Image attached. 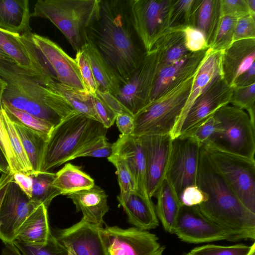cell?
<instances>
[{
  "instance_id": "18",
  "label": "cell",
  "mask_w": 255,
  "mask_h": 255,
  "mask_svg": "<svg viewBox=\"0 0 255 255\" xmlns=\"http://www.w3.org/2000/svg\"><path fill=\"white\" fill-rule=\"evenodd\" d=\"M255 38L233 42L221 52V77L233 88L238 78L255 63Z\"/></svg>"
},
{
  "instance_id": "57",
  "label": "cell",
  "mask_w": 255,
  "mask_h": 255,
  "mask_svg": "<svg viewBox=\"0 0 255 255\" xmlns=\"http://www.w3.org/2000/svg\"><path fill=\"white\" fill-rule=\"evenodd\" d=\"M250 14L255 16V0H246Z\"/></svg>"
},
{
  "instance_id": "41",
  "label": "cell",
  "mask_w": 255,
  "mask_h": 255,
  "mask_svg": "<svg viewBox=\"0 0 255 255\" xmlns=\"http://www.w3.org/2000/svg\"><path fill=\"white\" fill-rule=\"evenodd\" d=\"M107 158L116 168L120 189V194L137 193L135 181L126 161L114 154Z\"/></svg>"
},
{
  "instance_id": "51",
  "label": "cell",
  "mask_w": 255,
  "mask_h": 255,
  "mask_svg": "<svg viewBox=\"0 0 255 255\" xmlns=\"http://www.w3.org/2000/svg\"><path fill=\"white\" fill-rule=\"evenodd\" d=\"M115 122L122 136L132 134L134 129V116L128 113L119 114Z\"/></svg>"
},
{
  "instance_id": "26",
  "label": "cell",
  "mask_w": 255,
  "mask_h": 255,
  "mask_svg": "<svg viewBox=\"0 0 255 255\" xmlns=\"http://www.w3.org/2000/svg\"><path fill=\"white\" fill-rule=\"evenodd\" d=\"M221 16L220 0H194L189 25L204 33L209 47Z\"/></svg>"
},
{
  "instance_id": "37",
  "label": "cell",
  "mask_w": 255,
  "mask_h": 255,
  "mask_svg": "<svg viewBox=\"0 0 255 255\" xmlns=\"http://www.w3.org/2000/svg\"><path fill=\"white\" fill-rule=\"evenodd\" d=\"M13 244L22 255H68L66 247L51 234L44 245H31L14 240Z\"/></svg>"
},
{
  "instance_id": "30",
  "label": "cell",
  "mask_w": 255,
  "mask_h": 255,
  "mask_svg": "<svg viewBox=\"0 0 255 255\" xmlns=\"http://www.w3.org/2000/svg\"><path fill=\"white\" fill-rule=\"evenodd\" d=\"M53 186L60 195L70 194L93 187L94 180L84 172L81 167L71 163H66L60 170L55 173Z\"/></svg>"
},
{
  "instance_id": "50",
  "label": "cell",
  "mask_w": 255,
  "mask_h": 255,
  "mask_svg": "<svg viewBox=\"0 0 255 255\" xmlns=\"http://www.w3.org/2000/svg\"><path fill=\"white\" fill-rule=\"evenodd\" d=\"M179 199L182 205L193 207L199 206L205 202L207 196L197 185H191L182 190Z\"/></svg>"
},
{
  "instance_id": "20",
  "label": "cell",
  "mask_w": 255,
  "mask_h": 255,
  "mask_svg": "<svg viewBox=\"0 0 255 255\" xmlns=\"http://www.w3.org/2000/svg\"><path fill=\"white\" fill-rule=\"evenodd\" d=\"M221 52L208 48L193 82L190 94L182 114L170 134L172 139L178 136L180 127L195 100L213 81L221 75Z\"/></svg>"
},
{
  "instance_id": "5",
  "label": "cell",
  "mask_w": 255,
  "mask_h": 255,
  "mask_svg": "<svg viewBox=\"0 0 255 255\" xmlns=\"http://www.w3.org/2000/svg\"><path fill=\"white\" fill-rule=\"evenodd\" d=\"M196 72L169 89L134 115L131 135L170 134L186 105Z\"/></svg>"
},
{
  "instance_id": "39",
  "label": "cell",
  "mask_w": 255,
  "mask_h": 255,
  "mask_svg": "<svg viewBox=\"0 0 255 255\" xmlns=\"http://www.w3.org/2000/svg\"><path fill=\"white\" fill-rule=\"evenodd\" d=\"M230 104L246 111L251 121L255 123V83L248 86L233 88Z\"/></svg>"
},
{
  "instance_id": "27",
  "label": "cell",
  "mask_w": 255,
  "mask_h": 255,
  "mask_svg": "<svg viewBox=\"0 0 255 255\" xmlns=\"http://www.w3.org/2000/svg\"><path fill=\"white\" fill-rule=\"evenodd\" d=\"M81 49L89 58L98 90L117 97L119 94L121 81L88 37Z\"/></svg>"
},
{
  "instance_id": "6",
  "label": "cell",
  "mask_w": 255,
  "mask_h": 255,
  "mask_svg": "<svg viewBox=\"0 0 255 255\" xmlns=\"http://www.w3.org/2000/svg\"><path fill=\"white\" fill-rule=\"evenodd\" d=\"M202 146L213 168L243 205L255 214V160L229 153L209 143Z\"/></svg>"
},
{
  "instance_id": "11",
  "label": "cell",
  "mask_w": 255,
  "mask_h": 255,
  "mask_svg": "<svg viewBox=\"0 0 255 255\" xmlns=\"http://www.w3.org/2000/svg\"><path fill=\"white\" fill-rule=\"evenodd\" d=\"M108 255H163L165 247L156 235L136 227L101 229Z\"/></svg>"
},
{
  "instance_id": "42",
  "label": "cell",
  "mask_w": 255,
  "mask_h": 255,
  "mask_svg": "<svg viewBox=\"0 0 255 255\" xmlns=\"http://www.w3.org/2000/svg\"><path fill=\"white\" fill-rule=\"evenodd\" d=\"M194 0H173L169 16V28L180 30L189 25Z\"/></svg>"
},
{
  "instance_id": "46",
  "label": "cell",
  "mask_w": 255,
  "mask_h": 255,
  "mask_svg": "<svg viewBox=\"0 0 255 255\" xmlns=\"http://www.w3.org/2000/svg\"><path fill=\"white\" fill-rule=\"evenodd\" d=\"M113 152V144L109 143L105 136L85 147L77 154L76 158L82 157L108 158L112 155Z\"/></svg>"
},
{
  "instance_id": "58",
  "label": "cell",
  "mask_w": 255,
  "mask_h": 255,
  "mask_svg": "<svg viewBox=\"0 0 255 255\" xmlns=\"http://www.w3.org/2000/svg\"><path fill=\"white\" fill-rule=\"evenodd\" d=\"M0 59L5 60L7 61H9L10 62H12L11 59L2 51V50L0 48Z\"/></svg>"
},
{
  "instance_id": "38",
  "label": "cell",
  "mask_w": 255,
  "mask_h": 255,
  "mask_svg": "<svg viewBox=\"0 0 255 255\" xmlns=\"http://www.w3.org/2000/svg\"><path fill=\"white\" fill-rule=\"evenodd\" d=\"M7 85L6 81L0 77V146L6 158L12 174L21 171L10 143L3 120L2 96Z\"/></svg>"
},
{
  "instance_id": "8",
  "label": "cell",
  "mask_w": 255,
  "mask_h": 255,
  "mask_svg": "<svg viewBox=\"0 0 255 255\" xmlns=\"http://www.w3.org/2000/svg\"><path fill=\"white\" fill-rule=\"evenodd\" d=\"M173 1L129 0L131 22L146 52L169 30Z\"/></svg>"
},
{
  "instance_id": "24",
  "label": "cell",
  "mask_w": 255,
  "mask_h": 255,
  "mask_svg": "<svg viewBox=\"0 0 255 255\" xmlns=\"http://www.w3.org/2000/svg\"><path fill=\"white\" fill-rule=\"evenodd\" d=\"M28 0H0V30L21 35L31 31Z\"/></svg>"
},
{
  "instance_id": "16",
  "label": "cell",
  "mask_w": 255,
  "mask_h": 255,
  "mask_svg": "<svg viewBox=\"0 0 255 255\" xmlns=\"http://www.w3.org/2000/svg\"><path fill=\"white\" fill-rule=\"evenodd\" d=\"M139 137L145 161L148 194L152 198L165 179L172 139L170 134Z\"/></svg>"
},
{
  "instance_id": "43",
  "label": "cell",
  "mask_w": 255,
  "mask_h": 255,
  "mask_svg": "<svg viewBox=\"0 0 255 255\" xmlns=\"http://www.w3.org/2000/svg\"><path fill=\"white\" fill-rule=\"evenodd\" d=\"M220 129V124L213 115L185 135L192 137L199 144L203 145L210 143Z\"/></svg>"
},
{
  "instance_id": "25",
  "label": "cell",
  "mask_w": 255,
  "mask_h": 255,
  "mask_svg": "<svg viewBox=\"0 0 255 255\" xmlns=\"http://www.w3.org/2000/svg\"><path fill=\"white\" fill-rule=\"evenodd\" d=\"M47 208L43 204L37 206L19 228L15 240L31 245L45 244L52 234Z\"/></svg>"
},
{
  "instance_id": "60",
  "label": "cell",
  "mask_w": 255,
  "mask_h": 255,
  "mask_svg": "<svg viewBox=\"0 0 255 255\" xmlns=\"http://www.w3.org/2000/svg\"><path fill=\"white\" fill-rule=\"evenodd\" d=\"M248 255H255V246L253 247Z\"/></svg>"
},
{
  "instance_id": "34",
  "label": "cell",
  "mask_w": 255,
  "mask_h": 255,
  "mask_svg": "<svg viewBox=\"0 0 255 255\" xmlns=\"http://www.w3.org/2000/svg\"><path fill=\"white\" fill-rule=\"evenodd\" d=\"M2 116L4 125L9 138V142L18 163L20 171L31 175L37 173L33 171L32 168L12 121L3 107Z\"/></svg>"
},
{
  "instance_id": "9",
  "label": "cell",
  "mask_w": 255,
  "mask_h": 255,
  "mask_svg": "<svg viewBox=\"0 0 255 255\" xmlns=\"http://www.w3.org/2000/svg\"><path fill=\"white\" fill-rule=\"evenodd\" d=\"M159 69L158 53L152 48L136 69L121 82L116 98L133 116L150 103Z\"/></svg>"
},
{
  "instance_id": "47",
  "label": "cell",
  "mask_w": 255,
  "mask_h": 255,
  "mask_svg": "<svg viewBox=\"0 0 255 255\" xmlns=\"http://www.w3.org/2000/svg\"><path fill=\"white\" fill-rule=\"evenodd\" d=\"M92 95L97 119L108 129L113 125L118 115L96 94Z\"/></svg>"
},
{
  "instance_id": "36",
  "label": "cell",
  "mask_w": 255,
  "mask_h": 255,
  "mask_svg": "<svg viewBox=\"0 0 255 255\" xmlns=\"http://www.w3.org/2000/svg\"><path fill=\"white\" fill-rule=\"evenodd\" d=\"M2 107L11 120L44 135L49 136L54 127L43 120L13 108L3 102Z\"/></svg>"
},
{
  "instance_id": "4",
  "label": "cell",
  "mask_w": 255,
  "mask_h": 255,
  "mask_svg": "<svg viewBox=\"0 0 255 255\" xmlns=\"http://www.w3.org/2000/svg\"><path fill=\"white\" fill-rule=\"evenodd\" d=\"M100 0H38L31 16L51 21L76 52L88 38L90 27L100 16Z\"/></svg>"
},
{
  "instance_id": "15",
  "label": "cell",
  "mask_w": 255,
  "mask_h": 255,
  "mask_svg": "<svg viewBox=\"0 0 255 255\" xmlns=\"http://www.w3.org/2000/svg\"><path fill=\"white\" fill-rule=\"evenodd\" d=\"M39 205L10 182L0 208V240L4 244L13 243L22 223Z\"/></svg>"
},
{
  "instance_id": "49",
  "label": "cell",
  "mask_w": 255,
  "mask_h": 255,
  "mask_svg": "<svg viewBox=\"0 0 255 255\" xmlns=\"http://www.w3.org/2000/svg\"><path fill=\"white\" fill-rule=\"evenodd\" d=\"M221 16L240 18L250 14L246 0H220Z\"/></svg>"
},
{
  "instance_id": "45",
  "label": "cell",
  "mask_w": 255,
  "mask_h": 255,
  "mask_svg": "<svg viewBox=\"0 0 255 255\" xmlns=\"http://www.w3.org/2000/svg\"><path fill=\"white\" fill-rule=\"evenodd\" d=\"M75 59L88 92L91 94H95L98 87L87 55L83 49H81L76 52Z\"/></svg>"
},
{
  "instance_id": "22",
  "label": "cell",
  "mask_w": 255,
  "mask_h": 255,
  "mask_svg": "<svg viewBox=\"0 0 255 255\" xmlns=\"http://www.w3.org/2000/svg\"><path fill=\"white\" fill-rule=\"evenodd\" d=\"M76 206L77 212H81L82 219L87 222L103 228L104 217L109 210L108 196L100 187H93L67 195Z\"/></svg>"
},
{
  "instance_id": "54",
  "label": "cell",
  "mask_w": 255,
  "mask_h": 255,
  "mask_svg": "<svg viewBox=\"0 0 255 255\" xmlns=\"http://www.w3.org/2000/svg\"><path fill=\"white\" fill-rule=\"evenodd\" d=\"M255 83V63L237 80L235 87L248 86Z\"/></svg>"
},
{
  "instance_id": "59",
  "label": "cell",
  "mask_w": 255,
  "mask_h": 255,
  "mask_svg": "<svg viewBox=\"0 0 255 255\" xmlns=\"http://www.w3.org/2000/svg\"><path fill=\"white\" fill-rule=\"evenodd\" d=\"M66 247L68 252V255H76L73 250L70 247L65 246Z\"/></svg>"
},
{
  "instance_id": "1",
  "label": "cell",
  "mask_w": 255,
  "mask_h": 255,
  "mask_svg": "<svg viewBox=\"0 0 255 255\" xmlns=\"http://www.w3.org/2000/svg\"><path fill=\"white\" fill-rule=\"evenodd\" d=\"M100 16L88 37L121 82L138 66L146 52L132 24L129 0H100Z\"/></svg>"
},
{
  "instance_id": "32",
  "label": "cell",
  "mask_w": 255,
  "mask_h": 255,
  "mask_svg": "<svg viewBox=\"0 0 255 255\" xmlns=\"http://www.w3.org/2000/svg\"><path fill=\"white\" fill-rule=\"evenodd\" d=\"M46 86L56 93L76 112L98 121L93 108L92 95L89 92L73 88L55 80L50 82Z\"/></svg>"
},
{
  "instance_id": "35",
  "label": "cell",
  "mask_w": 255,
  "mask_h": 255,
  "mask_svg": "<svg viewBox=\"0 0 255 255\" xmlns=\"http://www.w3.org/2000/svg\"><path fill=\"white\" fill-rule=\"evenodd\" d=\"M237 19L228 16H221L209 48L222 52L232 44Z\"/></svg>"
},
{
  "instance_id": "23",
  "label": "cell",
  "mask_w": 255,
  "mask_h": 255,
  "mask_svg": "<svg viewBox=\"0 0 255 255\" xmlns=\"http://www.w3.org/2000/svg\"><path fill=\"white\" fill-rule=\"evenodd\" d=\"M117 199L127 215L128 222L134 227L148 231L158 226L155 205L151 199H145L137 193L120 194Z\"/></svg>"
},
{
  "instance_id": "2",
  "label": "cell",
  "mask_w": 255,
  "mask_h": 255,
  "mask_svg": "<svg viewBox=\"0 0 255 255\" xmlns=\"http://www.w3.org/2000/svg\"><path fill=\"white\" fill-rule=\"evenodd\" d=\"M196 185L207 200L197 206L209 219L239 240L255 239V214L241 202L208 161L201 148Z\"/></svg>"
},
{
  "instance_id": "12",
  "label": "cell",
  "mask_w": 255,
  "mask_h": 255,
  "mask_svg": "<svg viewBox=\"0 0 255 255\" xmlns=\"http://www.w3.org/2000/svg\"><path fill=\"white\" fill-rule=\"evenodd\" d=\"M31 39L41 61L54 80L88 92L75 59L47 37L32 32Z\"/></svg>"
},
{
  "instance_id": "48",
  "label": "cell",
  "mask_w": 255,
  "mask_h": 255,
  "mask_svg": "<svg viewBox=\"0 0 255 255\" xmlns=\"http://www.w3.org/2000/svg\"><path fill=\"white\" fill-rule=\"evenodd\" d=\"M249 38H255V16L250 14L237 19L233 42Z\"/></svg>"
},
{
  "instance_id": "28",
  "label": "cell",
  "mask_w": 255,
  "mask_h": 255,
  "mask_svg": "<svg viewBox=\"0 0 255 255\" xmlns=\"http://www.w3.org/2000/svg\"><path fill=\"white\" fill-rule=\"evenodd\" d=\"M157 218L166 232L174 234L176 223L182 206L179 197L165 179L155 196Z\"/></svg>"
},
{
  "instance_id": "44",
  "label": "cell",
  "mask_w": 255,
  "mask_h": 255,
  "mask_svg": "<svg viewBox=\"0 0 255 255\" xmlns=\"http://www.w3.org/2000/svg\"><path fill=\"white\" fill-rule=\"evenodd\" d=\"M180 30L184 34L185 46L189 52H196L209 48L205 35L198 29L187 25Z\"/></svg>"
},
{
  "instance_id": "31",
  "label": "cell",
  "mask_w": 255,
  "mask_h": 255,
  "mask_svg": "<svg viewBox=\"0 0 255 255\" xmlns=\"http://www.w3.org/2000/svg\"><path fill=\"white\" fill-rule=\"evenodd\" d=\"M33 171L40 172L49 136L12 120Z\"/></svg>"
},
{
  "instance_id": "19",
  "label": "cell",
  "mask_w": 255,
  "mask_h": 255,
  "mask_svg": "<svg viewBox=\"0 0 255 255\" xmlns=\"http://www.w3.org/2000/svg\"><path fill=\"white\" fill-rule=\"evenodd\" d=\"M113 152L127 163L135 181L137 193L147 199L149 197L147 188L144 155L139 136L120 135L113 144Z\"/></svg>"
},
{
  "instance_id": "55",
  "label": "cell",
  "mask_w": 255,
  "mask_h": 255,
  "mask_svg": "<svg viewBox=\"0 0 255 255\" xmlns=\"http://www.w3.org/2000/svg\"><path fill=\"white\" fill-rule=\"evenodd\" d=\"M13 179L11 174L2 173L0 176V208L9 183Z\"/></svg>"
},
{
  "instance_id": "52",
  "label": "cell",
  "mask_w": 255,
  "mask_h": 255,
  "mask_svg": "<svg viewBox=\"0 0 255 255\" xmlns=\"http://www.w3.org/2000/svg\"><path fill=\"white\" fill-rule=\"evenodd\" d=\"M95 94L100 97L117 115L123 113H128L132 114L126 107L124 106L118 99L113 95L106 92L100 91L98 89Z\"/></svg>"
},
{
  "instance_id": "29",
  "label": "cell",
  "mask_w": 255,
  "mask_h": 255,
  "mask_svg": "<svg viewBox=\"0 0 255 255\" xmlns=\"http://www.w3.org/2000/svg\"><path fill=\"white\" fill-rule=\"evenodd\" d=\"M153 48L158 53L160 69L177 63L190 52L185 46L183 32L170 28Z\"/></svg>"
},
{
  "instance_id": "17",
  "label": "cell",
  "mask_w": 255,
  "mask_h": 255,
  "mask_svg": "<svg viewBox=\"0 0 255 255\" xmlns=\"http://www.w3.org/2000/svg\"><path fill=\"white\" fill-rule=\"evenodd\" d=\"M102 228L82 218L71 227L57 229L52 234L64 246L71 247L76 255H108Z\"/></svg>"
},
{
  "instance_id": "13",
  "label": "cell",
  "mask_w": 255,
  "mask_h": 255,
  "mask_svg": "<svg viewBox=\"0 0 255 255\" xmlns=\"http://www.w3.org/2000/svg\"><path fill=\"white\" fill-rule=\"evenodd\" d=\"M174 234L181 241L192 244L239 241L235 235L206 217L198 206L182 205Z\"/></svg>"
},
{
  "instance_id": "40",
  "label": "cell",
  "mask_w": 255,
  "mask_h": 255,
  "mask_svg": "<svg viewBox=\"0 0 255 255\" xmlns=\"http://www.w3.org/2000/svg\"><path fill=\"white\" fill-rule=\"evenodd\" d=\"M242 244L223 246L206 245L194 248L186 255H248L254 247Z\"/></svg>"
},
{
  "instance_id": "7",
  "label": "cell",
  "mask_w": 255,
  "mask_h": 255,
  "mask_svg": "<svg viewBox=\"0 0 255 255\" xmlns=\"http://www.w3.org/2000/svg\"><path fill=\"white\" fill-rule=\"evenodd\" d=\"M214 116L220 124V129L208 143L229 153L255 160V123L247 112L228 104L218 110Z\"/></svg>"
},
{
  "instance_id": "3",
  "label": "cell",
  "mask_w": 255,
  "mask_h": 255,
  "mask_svg": "<svg viewBox=\"0 0 255 255\" xmlns=\"http://www.w3.org/2000/svg\"><path fill=\"white\" fill-rule=\"evenodd\" d=\"M107 131L100 122L80 113L63 119L49 136L40 172H48L75 159L85 147L106 136Z\"/></svg>"
},
{
  "instance_id": "53",
  "label": "cell",
  "mask_w": 255,
  "mask_h": 255,
  "mask_svg": "<svg viewBox=\"0 0 255 255\" xmlns=\"http://www.w3.org/2000/svg\"><path fill=\"white\" fill-rule=\"evenodd\" d=\"M12 181L17 185L21 190L30 199L32 195L33 179L31 175L21 171L12 174Z\"/></svg>"
},
{
  "instance_id": "10",
  "label": "cell",
  "mask_w": 255,
  "mask_h": 255,
  "mask_svg": "<svg viewBox=\"0 0 255 255\" xmlns=\"http://www.w3.org/2000/svg\"><path fill=\"white\" fill-rule=\"evenodd\" d=\"M201 148L190 136H179L172 139L165 180L179 197L185 188L197 185Z\"/></svg>"
},
{
  "instance_id": "33",
  "label": "cell",
  "mask_w": 255,
  "mask_h": 255,
  "mask_svg": "<svg viewBox=\"0 0 255 255\" xmlns=\"http://www.w3.org/2000/svg\"><path fill=\"white\" fill-rule=\"evenodd\" d=\"M31 176L33 186L30 200L37 205L43 204L48 208L52 200L60 195L53 185L55 173L39 172Z\"/></svg>"
},
{
  "instance_id": "14",
  "label": "cell",
  "mask_w": 255,
  "mask_h": 255,
  "mask_svg": "<svg viewBox=\"0 0 255 255\" xmlns=\"http://www.w3.org/2000/svg\"><path fill=\"white\" fill-rule=\"evenodd\" d=\"M233 90L221 75L217 76L193 103L178 136L188 134L220 108L229 104Z\"/></svg>"
},
{
  "instance_id": "21",
  "label": "cell",
  "mask_w": 255,
  "mask_h": 255,
  "mask_svg": "<svg viewBox=\"0 0 255 255\" xmlns=\"http://www.w3.org/2000/svg\"><path fill=\"white\" fill-rule=\"evenodd\" d=\"M207 50L190 52L177 63L160 69L154 84L150 102L175 85L194 74L199 68Z\"/></svg>"
},
{
  "instance_id": "56",
  "label": "cell",
  "mask_w": 255,
  "mask_h": 255,
  "mask_svg": "<svg viewBox=\"0 0 255 255\" xmlns=\"http://www.w3.org/2000/svg\"><path fill=\"white\" fill-rule=\"evenodd\" d=\"M0 172L4 174H11L6 158L0 146Z\"/></svg>"
}]
</instances>
